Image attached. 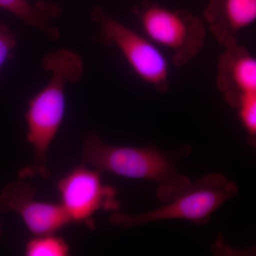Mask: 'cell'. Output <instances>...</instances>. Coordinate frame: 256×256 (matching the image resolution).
Instances as JSON below:
<instances>
[{
	"mask_svg": "<svg viewBox=\"0 0 256 256\" xmlns=\"http://www.w3.org/2000/svg\"><path fill=\"white\" fill-rule=\"evenodd\" d=\"M191 151L190 146L178 152H168L154 146H110L92 132L84 141L82 161L96 170L118 176L154 182L158 184L156 196L166 203L180 196L192 185L190 178L176 168L178 158L188 156Z\"/></svg>",
	"mask_w": 256,
	"mask_h": 256,
	"instance_id": "1",
	"label": "cell"
},
{
	"mask_svg": "<svg viewBox=\"0 0 256 256\" xmlns=\"http://www.w3.org/2000/svg\"><path fill=\"white\" fill-rule=\"evenodd\" d=\"M42 66L52 76L46 86L28 101L25 114L26 140L34 151V160L33 164L18 172L22 180L50 175L47 152L63 120L66 86L78 82L84 72L80 56L65 48L45 56Z\"/></svg>",
	"mask_w": 256,
	"mask_h": 256,
	"instance_id": "2",
	"label": "cell"
},
{
	"mask_svg": "<svg viewBox=\"0 0 256 256\" xmlns=\"http://www.w3.org/2000/svg\"><path fill=\"white\" fill-rule=\"evenodd\" d=\"M236 184L220 173L204 175L180 196L146 213L128 214L114 212L109 220L128 228L158 220H186L197 225L210 222L212 214L238 194Z\"/></svg>",
	"mask_w": 256,
	"mask_h": 256,
	"instance_id": "3",
	"label": "cell"
},
{
	"mask_svg": "<svg viewBox=\"0 0 256 256\" xmlns=\"http://www.w3.org/2000/svg\"><path fill=\"white\" fill-rule=\"evenodd\" d=\"M134 13L146 36L160 48L172 54L178 64L186 63L202 48L203 24L186 12L169 10L151 2H143Z\"/></svg>",
	"mask_w": 256,
	"mask_h": 256,
	"instance_id": "4",
	"label": "cell"
},
{
	"mask_svg": "<svg viewBox=\"0 0 256 256\" xmlns=\"http://www.w3.org/2000/svg\"><path fill=\"white\" fill-rule=\"evenodd\" d=\"M90 16L99 24L104 41L118 48L143 82L161 92L168 88L169 64L161 48L148 37L106 14L100 8L92 9Z\"/></svg>",
	"mask_w": 256,
	"mask_h": 256,
	"instance_id": "5",
	"label": "cell"
},
{
	"mask_svg": "<svg viewBox=\"0 0 256 256\" xmlns=\"http://www.w3.org/2000/svg\"><path fill=\"white\" fill-rule=\"evenodd\" d=\"M101 171L84 165L74 168L58 182L60 204L70 222L85 224L94 228L92 215L97 210H119L116 191L104 184Z\"/></svg>",
	"mask_w": 256,
	"mask_h": 256,
	"instance_id": "6",
	"label": "cell"
},
{
	"mask_svg": "<svg viewBox=\"0 0 256 256\" xmlns=\"http://www.w3.org/2000/svg\"><path fill=\"white\" fill-rule=\"evenodd\" d=\"M36 192L24 180L10 183L0 194V210L16 212L35 236L55 234L72 223L60 204L37 201Z\"/></svg>",
	"mask_w": 256,
	"mask_h": 256,
	"instance_id": "7",
	"label": "cell"
},
{
	"mask_svg": "<svg viewBox=\"0 0 256 256\" xmlns=\"http://www.w3.org/2000/svg\"><path fill=\"white\" fill-rule=\"evenodd\" d=\"M218 87L236 108L246 96L256 94V57L238 44L228 47L220 60Z\"/></svg>",
	"mask_w": 256,
	"mask_h": 256,
	"instance_id": "8",
	"label": "cell"
},
{
	"mask_svg": "<svg viewBox=\"0 0 256 256\" xmlns=\"http://www.w3.org/2000/svg\"><path fill=\"white\" fill-rule=\"evenodd\" d=\"M206 16L216 36L228 48L236 44L240 30L256 21V0H210Z\"/></svg>",
	"mask_w": 256,
	"mask_h": 256,
	"instance_id": "9",
	"label": "cell"
},
{
	"mask_svg": "<svg viewBox=\"0 0 256 256\" xmlns=\"http://www.w3.org/2000/svg\"><path fill=\"white\" fill-rule=\"evenodd\" d=\"M0 8L16 15L26 24L43 32L50 40L60 38V32L52 26V18L60 14L58 6L46 2L32 4L28 0H0Z\"/></svg>",
	"mask_w": 256,
	"mask_h": 256,
	"instance_id": "10",
	"label": "cell"
},
{
	"mask_svg": "<svg viewBox=\"0 0 256 256\" xmlns=\"http://www.w3.org/2000/svg\"><path fill=\"white\" fill-rule=\"evenodd\" d=\"M55 234L35 236L26 242L25 256H66L70 248L68 244L62 237Z\"/></svg>",
	"mask_w": 256,
	"mask_h": 256,
	"instance_id": "11",
	"label": "cell"
},
{
	"mask_svg": "<svg viewBox=\"0 0 256 256\" xmlns=\"http://www.w3.org/2000/svg\"><path fill=\"white\" fill-rule=\"evenodd\" d=\"M236 108L240 122L249 136H256V94L242 98Z\"/></svg>",
	"mask_w": 256,
	"mask_h": 256,
	"instance_id": "12",
	"label": "cell"
},
{
	"mask_svg": "<svg viewBox=\"0 0 256 256\" xmlns=\"http://www.w3.org/2000/svg\"><path fill=\"white\" fill-rule=\"evenodd\" d=\"M16 44V36L8 25L0 22V68L8 58Z\"/></svg>",
	"mask_w": 256,
	"mask_h": 256,
	"instance_id": "13",
	"label": "cell"
},
{
	"mask_svg": "<svg viewBox=\"0 0 256 256\" xmlns=\"http://www.w3.org/2000/svg\"><path fill=\"white\" fill-rule=\"evenodd\" d=\"M212 250L216 256H256V246L246 249H236L229 246L222 235L212 246Z\"/></svg>",
	"mask_w": 256,
	"mask_h": 256,
	"instance_id": "14",
	"label": "cell"
},
{
	"mask_svg": "<svg viewBox=\"0 0 256 256\" xmlns=\"http://www.w3.org/2000/svg\"><path fill=\"white\" fill-rule=\"evenodd\" d=\"M248 141L249 144H250V146H254L256 150V136H248Z\"/></svg>",
	"mask_w": 256,
	"mask_h": 256,
	"instance_id": "15",
	"label": "cell"
},
{
	"mask_svg": "<svg viewBox=\"0 0 256 256\" xmlns=\"http://www.w3.org/2000/svg\"><path fill=\"white\" fill-rule=\"evenodd\" d=\"M2 234V224H0V235Z\"/></svg>",
	"mask_w": 256,
	"mask_h": 256,
	"instance_id": "16",
	"label": "cell"
}]
</instances>
